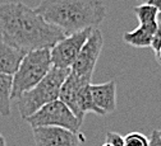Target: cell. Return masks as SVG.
<instances>
[{
	"instance_id": "cb8c5ba5",
	"label": "cell",
	"mask_w": 161,
	"mask_h": 146,
	"mask_svg": "<svg viewBox=\"0 0 161 146\" xmlns=\"http://www.w3.org/2000/svg\"><path fill=\"white\" fill-rule=\"evenodd\" d=\"M138 2H141V3H143V4H146V3L148 2V0H138Z\"/></svg>"
},
{
	"instance_id": "484cf974",
	"label": "cell",
	"mask_w": 161,
	"mask_h": 146,
	"mask_svg": "<svg viewBox=\"0 0 161 146\" xmlns=\"http://www.w3.org/2000/svg\"><path fill=\"white\" fill-rule=\"evenodd\" d=\"M158 131V135H160V138H161V130H157Z\"/></svg>"
},
{
	"instance_id": "44dd1931",
	"label": "cell",
	"mask_w": 161,
	"mask_h": 146,
	"mask_svg": "<svg viewBox=\"0 0 161 146\" xmlns=\"http://www.w3.org/2000/svg\"><path fill=\"white\" fill-rule=\"evenodd\" d=\"M156 57H157V58H158V61L161 62V48H160V51L156 53Z\"/></svg>"
},
{
	"instance_id": "7402d4cb",
	"label": "cell",
	"mask_w": 161,
	"mask_h": 146,
	"mask_svg": "<svg viewBox=\"0 0 161 146\" xmlns=\"http://www.w3.org/2000/svg\"><path fill=\"white\" fill-rule=\"evenodd\" d=\"M157 22H158V26L161 27V13H158V17H157Z\"/></svg>"
},
{
	"instance_id": "3957f363",
	"label": "cell",
	"mask_w": 161,
	"mask_h": 146,
	"mask_svg": "<svg viewBox=\"0 0 161 146\" xmlns=\"http://www.w3.org/2000/svg\"><path fill=\"white\" fill-rule=\"evenodd\" d=\"M70 74V69L51 68L50 71L32 89L18 98V111L22 118H27L45 104L59 99L60 88Z\"/></svg>"
},
{
	"instance_id": "30bf717a",
	"label": "cell",
	"mask_w": 161,
	"mask_h": 146,
	"mask_svg": "<svg viewBox=\"0 0 161 146\" xmlns=\"http://www.w3.org/2000/svg\"><path fill=\"white\" fill-rule=\"evenodd\" d=\"M90 90L96 106L104 114L113 113L116 109V81L109 80L103 84H91Z\"/></svg>"
},
{
	"instance_id": "5b68a950",
	"label": "cell",
	"mask_w": 161,
	"mask_h": 146,
	"mask_svg": "<svg viewBox=\"0 0 161 146\" xmlns=\"http://www.w3.org/2000/svg\"><path fill=\"white\" fill-rule=\"evenodd\" d=\"M26 121L32 128L60 127L72 132H79V128L82 126L73 112L59 99L45 104L37 112L27 117Z\"/></svg>"
},
{
	"instance_id": "8fae6325",
	"label": "cell",
	"mask_w": 161,
	"mask_h": 146,
	"mask_svg": "<svg viewBox=\"0 0 161 146\" xmlns=\"http://www.w3.org/2000/svg\"><path fill=\"white\" fill-rule=\"evenodd\" d=\"M158 28V22H152V23H146V24H139L138 28L127 32L123 34L124 42L138 48H145L151 46L152 36L156 33Z\"/></svg>"
},
{
	"instance_id": "9a60e30c",
	"label": "cell",
	"mask_w": 161,
	"mask_h": 146,
	"mask_svg": "<svg viewBox=\"0 0 161 146\" xmlns=\"http://www.w3.org/2000/svg\"><path fill=\"white\" fill-rule=\"evenodd\" d=\"M134 13L139 20V24H146V23H152L157 20L158 17V10L150 5V4H142V5H138L134 8Z\"/></svg>"
},
{
	"instance_id": "ffe728a7",
	"label": "cell",
	"mask_w": 161,
	"mask_h": 146,
	"mask_svg": "<svg viewBox=\"0 0 161 146\" xmlns=\"http://www.w3.org/2000/svg\"><path fill=\"white\" fill-rule=\"evenodd\" d=\"M147 4H150V5L155 7V8L161 13V0H148Z\"/></svg>"
},
{
	"instance_id": "9c48e42d",
	"label": "cell",
	"mask_w": 161,
	"mask_h": 146,
	"mask_svg": "<svg viewBox=\"0 0 161 146\" xmlns=\"http://www.w3.org/2000/svg\"><path fill=\"white\" fill-rule=\"evenodd\" d=\"M90 84H91V79L78 76L70 71V74L68 75V78L63 83L62 88H60L59 100H62L73 112V114L77 117L78 121H79V116H78V109H77V98H78L79 92ZM79 123L82 124L80 121H79Z\"/></svg>"
},
{
	"instance_id": "6da1fadb",
	"label": "cell",
	"mask_w": 161,
	"mask_h": 146,
	"mask_svg": "<svg viewBox=\"0 0 161 146\" xmlns=\"http://www.w3.org/2000/svg\"><path fill=\"white\" fill-rule=\"evenodd\" d=\"M67 34L23 3L0 4V37L25 53L51 48Z\"/></svg>"
},
{
	"instance_id": "4316f807",
	"label": "cell",
	"mask_w": 161,
	"mask_h": 146,
	"mask_svg": "<svg viewBox=\"0 0 161 146\" xmlns=\"http://www.w3.org/2000/svg\"><path fill=\"white\" fill-rule=\"evenodd\" d=\"M3 138H4V137H3V136H2V135H0V141H2V140H3Z\"/></svg>"
},
{
	"instance_id": "7a4b0ae2",
	"label": "cell",
	"mask_w": 161,
	"mask_h": 146,
	"mask_svg": "<svg viewBox=\"0 0 161 146\" xmlns=\"http://www.w3.org/2000/svg\"><path fill=\"white\" fill-rule=\"evenodd\" d=\"M35 10L65 34L97 28L108 12L104 0H42Z\"/></svg>"
},
{
	"instance_id": "52a82bcc",
	"label": "cell",
	"mask_w": 161,
	"mask_h": 146,
	"mask_svg": "<svg viewBox=\"0 0 161 146\" xmlns=\"http://www.w3.org/2000/svg\"><path fill=\"white\" fill-rule=\"evenodd\" d=\"M104 47V36L101 29L95 28L90 34L88 39L83 47L80 48L75 61L70 66V71L78 76H83L87 79H92L93 70L96 66V62L100 57V53Z\"/></svg>"
},
{
	"instance_id": "8992f818",
	"label": "cell",
	"mask_w": 161,
	"mask_h": 146,
	"mask_svg": "<svg viewBox=\"0 0 161 146\" xmlns=\"http://www.w3.org/2000/svg\"><path fill=\"white\" fill-rule=\"evenodd\" d=\"M95 28H87L72 34H67L50 48V56L54 68L70 69L75 61L80 48L83 47L86 41Z\"/></svg>"
},
{
	"instance_id": "d4e9b609",
	"label": "cell",
	"mask_w": 161,
	"mask_h": 146,
	"mask_svg": "<svg viewBox=\"0 0 161 146\" xmlns=\"http://www.w3.org/2000/svg\"><path fill=\"white\" fill-rule=\"evenodd\" d=\"M101 146H110V145H109L108 142H105V143H104V145H101Z\"/></svg>"
},
{
	"instance_id": "ac0fdd59",
	"label": "cell",
	"mask_w": 161,
	"mask_h": 146,
	"mask_svg": "<svg viewBox=\"0 0 161 146\" xmlns=\"http://www.w3.org/2000/svg\"><path fill=\"white\" fill-rule=\"evenodd\" d=\"M150 47L153 50L155 55H156V53L160 51V48H161V27H160V26H158L156 33L152 36V41H151V46H150Z\"/></svg>"
},
{
	"instance_id": "2e32d148",
	"label": "cell",
	"mask_w": 161,
	"mask_h": 146,
	"mask_svg": "<svg viewBox=\"0 0 161 146\" xmlns=\"http://www.w3.org/2000/svg\"><path fill=\"white\" fill-rule=\"evenodd\" d=\"M150 138L141 132H130L124 136V146H148Z\"/></svg>"
},
{
	"instance_id": "7c38bea8",
	"label": "cell",
	"mask_w": 161,
	"mask_h": 146,
	"mask_svg": "<svg viewBox=\"0 0 161 146\" xmlns=\"http://www.w3.org/2000/svg\"><path fill=\"white\" fill-rule=\"evenodd\" d=\"M25 55V52L5 43L0 37V74L13 76L14 73L18 70Z\"/></svg>"
},
{
	"instance_id": "ba28073f",
	"label": "cell",
	"mask_w": 161,
	"mask_h": 146,
	"mask_svg": "<svg viewBox=\"0 0 161 146\" xmlns=\"http://www.w3.org/2000/svg\"><path fill=\"white\" fill-rule=\"evenodd\" d=\"M36 146H78L83 141L79 132H72L60 127H36L32 128Z\"/></svg>"
},
{
	"instance_id": "5bb4252c",
	"label": "cell",
	"mask_w": 161,
	"mask_h": 146,
	"mask_svg": "<svg viewBox=\"0 0 161 146\" xmlns=\"http://www.w3.org/2000/svg\"><path fill=\"white\" fill-rule=\"evenodd\" d=\"M13 76L0 74V114L8 117L10 114Z\"/></svg>"
},
{
	"instance_id": "277c9868",
	"label": "cell",
	"mask_w": 161,
	"mask_h": 146,
	"mask_svg": "<svg viewBox=\"0 0 161 146\" xmlns=\"http://www.w3.org/2000/svg\"><path fill=\"white\" fill-rule=\"evenodd\" d=\"M53 68L50 48L30 51L25 55L18 70L13 75L12 99H18L25 92L32 89Z\"/></svg>"
},
{
	"instance_id": "4fadbf2b",
	"label": "cell",
	"mask_w": 161,
	"mask_h": 146,
	"mask_svg": "<svg viewBox=\"0 0 161 146\" xmlns=\"http://www.w3.org/2000/svg\"><path fill=\"white\" fill-rule=\"evenodd\" d=\"M90 85H91V84H90ZM90 85L85 87L82 90H80L79 94H78V98H77L78 116H79V121L82 122V123H83L85 114L88 113V112L96 113V114H98V116H105L104 112L95 104L93 98H92V94H91V90H90Z\"/></svg>"
},
{
	"instance_id": "603a6c76",
	"label": "cell",
	"mask_w": 161,
	"mask_h": 146,
	"mask_svg": "<svg viewBox=\"0 0 161 146\" xmlns=\"http://www.w3.org/2000/svg\"><path fill=\"white\" fill-rule=\"evenodd\" d=\"M0 146H7V142H5V140L3 138L2 141H0Z\"/></svg>"
},
{
	"instance_id": "e0dca14e",
	"label": "cell",
	"mask_w": 161,
	"mask_h": 146,
	"mask_svg": "<svg viewBox=\"0 0 161 146\" xmlns=\"http://www.w3.org/2000/svg\"><path fill=\"white\" fill-rule=\"evenodd\" d=\"M106 142L110 146H124V136L119 135L118 132L109 131L106 132Z\"/></svg>"
},
{
	"instance_id": "d6986e66",
	"label": "cell",
	"mask_w": 161,
	"mask_h": 146,
	"mask_svg": "<svg viewBox=\"0 0 161 146\" xmlns=\"http://www.w3.org/2000/svg\"><path fill=\"white\" fill-rule=\"evenodd\" d=\"M148 138H150V145L148 146H161V138H160V135H158L157 130L152 131V133Z\"/></svg>"
}]
</instances>
